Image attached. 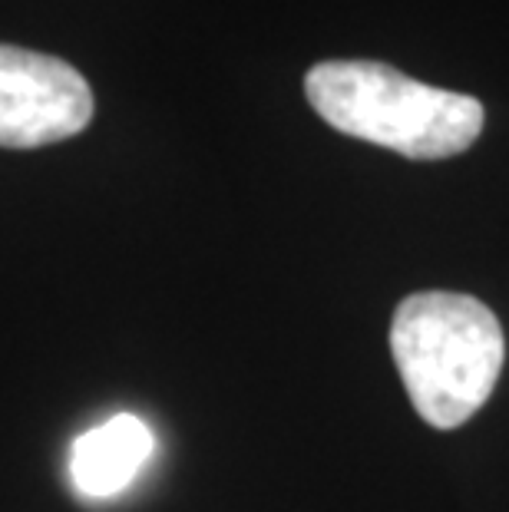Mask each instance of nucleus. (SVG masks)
<instances>
[{
  "label": "nucleus",
  "mask_w": 509,
  "mask_h": 512,
  "mask_svg": "<svg viewBox=\"0 0 509 512\" xmlns=\"http://www.w3.org/2000/svg\"><path fill=\"white\" fill-rule=\"evenodd\" d=\"M391 354L420 420L457 430L490 400L506 337L500 318L470 294L420 291L397 304Z\"/></svg>",
  "instance_id": "f03ea898"
},
{
  "label": "nucleus",
  "mask_w": 509,
  "mask_h": 512,
  "mask_svg": "<svg viewBox=\"0 0 509 512\" xmlns=\"http://www.w3.org/2000/svg\"><path fill=\"white\" fill-rule=\"evenodd\" d=\"M156 450L153 430L136 413H116L73 443L70 473L83 496L106 499L133 483Z\"/></svg>",
  "instance_id": "20e7f679"
},
{
  "label": "nucleus",
  "mask_w": 509,
  "mask_h": 512,
  "mask_svg": "<svg viewBox=\"0 0 509 512\" xmlns=\"http://www.w3.org/2000/svg\"><path fill=\"white\" fill-rule=\"evenodd\" d=\"M93 93L67 60L0 43V146L40 149L83 133Z\"/></svg>",
  "instance_id": "7ed1b4c3"
},
{
  "label": "nucleus",
  "mask_w": 509,
  "mask_h": 512,
  "mask_svg": "<svg viewBox=\"0 0 509 512\" xmlns=\"http://www.w3.org/2000/svg\"><path fill=\"white\" fill-rule=\"evenodd\" d=\"M308 103L338 133L433 162L467 152L483 133V103L420 83L377 60H324L305 76Z\"/></svg>",
  "instance_id": "f257e3e1"
}]
</instances>
